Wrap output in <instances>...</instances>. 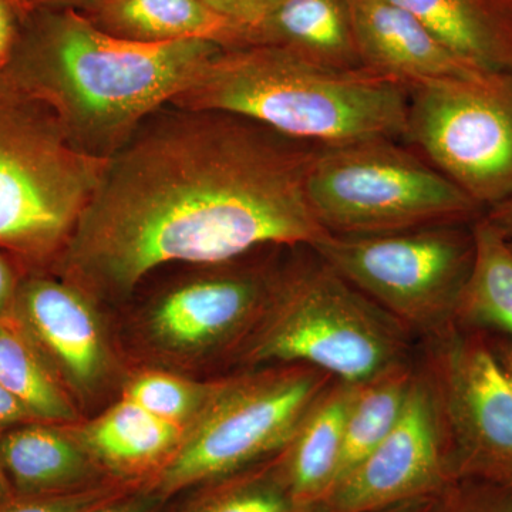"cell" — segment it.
Returning <instances> with one entry per match:
<instances>
[{
    "label": "cell",
    "instance_id": "obj_37",
    "mask_svg": "<svg viewBox=\"0 0 512 512\" xmlns=\"http://www.w3.org/2000/svg\"><path fill=\"white\" fill-rule=\"evenodd\" d=\"M15 497V491H13L12 485L9 483L2 460H0V505L8 503V501Z\"/></svg>",
    "mask_w": 512,
    "mask_h": 512
},
{
    "label": "cell",
    "instance_id": "obj_2",
    "mask_svg": "<svg viewBox=\"0 0 512 512\" xmlns=\"http://www.w3.org/2000/svg\"><path fill=\"white\" fill-rule=\"evenodd\" d=\"M221 49L197 39L128 42L74 10L35 9L3 74L45 101L77 151L109 160Z\"/></svg>",
    "mask_w": 512,
    "mask_h": 512
},
{
    "label": "cell",
    "instance_id": "obj_33",
    "mask_svg": "<svg viewBox=\"0 0 512 512\" xmlns=\"http://www.w3.org/2000/svg\"><path fill=\"white\" fill-rule=\"evenodd\" d=\"M485 336H487L495 362L500 367L505 382L512 392V340L500 335H491V333H485Z\"/></svg>",
    "mask_w": 512,
    "mask_h": 512
},
{
    "label": "cell",
    "instance_id": "obj_35",
    "mask_svg": "<svg viewBox=\"0 0 512 512\" xmlns=\"http://www.w3.org/2000/svg\"><path fill=\"white\" fill-rule=\"evenodd\" d=\"M488 220L512 241V198L485 211Z\"/></svg>",
    "mask_w": 512,
    "mask_h": 512
},
{
    "label": "cell",
    "instance_id": "obj_1",
    "mask_svg": "<svg viewBox=\"0 0 512 512\" xmlns=\"http://www.w3.org/2000/svg\"><path fill=\"white\" fill-rule=\"evenodd\" d=\"M319 147L227 111L168 104L107 160L50 274L106 305L165 265L312 247L326 234L305 195Z\"/></svg>",
    "mask_w": 512,
    "mask_h": 512
},
{
    "label": "cell",
    "instance_id": "obj_7",
    "mask_svg": "<svg viewBox=\"0 0 512 512\" xmlns=\"http://www.w3.org/2000/svg\"><path fill=\"white\" fill-rule=\"evenodd\" d=\"M473 222L389 234H325L311 248L407 332L436 338L454 326L473 268Z\"/></svg>",
    "mask_w": 512,
    "mask_h": 512
},
{
    "label": "cell",
    "instance_id": "obj_5",
    "mask_svg": "<svg viewBox=\"0 0 512 512\" xmlns=\"http://www.w3.org/2000/svg\"><path fill=\"white\" fill-rule=\"evenodd\" d=\"M107 160L69 143L56 114L0 74V249L28 274H50Z\"/></svg>",
    "mask_w": 512,
    "mask_h": 512
},
{
    "label": "cell",
    "instance_id": "obj_24",
    "mask_svg": "<svg viewBox=\"0 0 512 512\" xmlns=\"http://www.w3.org/2000/svg\"><path fill=\"white\" fill-rule=\"evenodd\" d=\"M281 456L195 485L171 498L167 512H296Z\"/></svg>",
    "mask_w": 512,
    "mask_h": 512
},
{
    "label": "cell",
    "instance_id": "obj_20",
    "mask_svg": "<svg viewBox=\"0 0 512 512\" xmlns=\"http://www.w3.org/2000/svg\"><path fill=\"white\" fill-rule=\"evenodd\" d=\"M255 30L256 45L282 47L332 69H363L349 0H285Z\"/></svg>",
    "mask_w": 512,
    "mask_h": 512
},
{
    "label": "cell",
    "instance_id": "obj_22",
    "mask_svg": "<svg viewBox=\"0 0 512 512\" xmlns=\"http://www.w3.org/2000/svg\"><path fill=\"white\" fill-rule=\"evenodd\" d=\"M0 383L37 421L79 423L83 414L16 316H0Z\"/></svg>",
    "mask_w": 512,
    "mask_h": 512
},
{
    "label": "cell",
    "instance_id": "obj_18",
    "mask_svg": "<svg viewBox=\"0 0 512 512\" xmlns=\"http://www.w3.org/2000/svg\"><path fill=\"white\" fill-rule=\"evenodd\" d=\"M355 384L333 379L305 414L288 446L279 453L295 503L325 501L338 477L346 417Z\"/></svg>",
    "mask_w": 512,
    "mask_h": 512
},
{
    "label": "cell",
    "instance_id": "obj_14",
    "mask_svg": "<svg viewBox=\"0 0 512 512\" xmlns=\"http://www.w3.org/2000/svg\"><path fill=\"white\" fill-rule=\"evenodd\" d=\"M349 9L363 69L407 86L487 72L458 57L392 0H349Z\"/></svg>",
    "mask_w": 512,
    "mask_h": 512
},
{
    "label": "cell",
    "instance_id": "obj_31",
    "mask_svg": "<svg viewBox=\"0 0 512 512\" xmlns=\"http://www.w3.org/2000/svg\"><path fill=\"white\" fill-rule=\"evenodd\" d=\"M26 274L12 255L0 249V316L12 315L20 282Z\"/></svg>",
    "mask_w": 512,
    "mask_h": 512
},
{
    "label": "cell",
    "instance_id": "obj_29",
    "mask_svg": "<svg viewBox=\"0 0 512 512\" xmlns=\"http://www.w3.org/2000/svg\"><path fill=\"white\" fill-rule=\"evenodd\" d=\"M170 503V498L164 497L153 485L146 483L131 488L92 512H167Z\"/></svg>",
    "mask_w": 512,
    "mask_h": 512
},
{
    "label": "cell",
    "instance_id": "obj_9",
    "mask_svg": "<svg viewBox=\"0 0 512 512\" xmlns=\"http://www.w3.org/2000/svg\"><path fill=\"white\" fill-rule=\"evenodd\" d=\"M256 252L195 265L144 302L131 332L153 367L183 372L237 355L261 319L282 265Z\"/></svg>",
    "mask_w": 512,
    "mask_h": 512
},
{
    "label": "cell",
    "instance_id": "obj_17",
    "mask_svg": "<svg viewBox=\"0 0 512 512\" xmlns=\"http://www.w3.org/2000/svg\"><path fill=\"white\" fill-rule=\"evenodd\" d=\"M80 15L107 35L144 45L194 39L222 49L256 45L255 28L222 15L204 0H104Z\"/></svg>",
    "mask_w": 512,
    "mask_h": 512
},
{
    "label": "cell",
    "instance_id": "obj_23",
    "mask_svg": "<svg viewBox=\"0 0 512 512\" xmlns=\"http://www.w3.org/2000/svg\"><path fill=\"white\" fill-rule=\"evenodd\" d=\"M414 376L416 370L410 362H406L380 373L373 379L355 384V393L346 417L335 487L396 426L406 406Z\"/></svg>",
    "mask_w": 512,
    "mask_h": 512
},
{
    "label": "cell",
    "instance_id": "obj_28",
    "mask_svg": "<svg viewBox=\"0 0 512 512\" xmlns=\"http://www.w3.org/2000/svg\"><path fill=\"white\" fill-rule=\"evenodd\" d=\"M29 12L22 0H0V74L12 62Z\"/></svg>",
    "mask_w": 512,
    "mask_h": 512
},
{
    "label": "cell",
    "instance_id": "obj_16",
    "mask_svg": "<svg viewBox=\"0 0 512 512\" xmlns=\"http://www.w3.org/2000/svg\"><path fill=\"white\" fill-rule=\"evenodd\" d=\"M0 460L16 497L76 493L110 481L64 424L32 421L0 433Z\"/></svg>",
    "mask_w": 512,
    "mask_h": 512
},
{
    "label": "cell",
    "instance_id": "obj_34",
    "mask_svg": "<svg viewBox=\"0 0 512 512\" xmlns=\"http://www.w3.org/2000/svg\"><path fill=\"white\" fill-rule=\"evenodd\" d=\"M22 2L29 10H74V12L82 13L84 10L99 5L104 0H22Z\"/></svg>",
    "mask_w": 512,
    "mask_h": 512
},
{
    "label": "cell",
    "instance_id": "obj_21",
    "mask_svg": "<svg viewBox=\"0 0 512 512\" xmlns=\"http://www.w3.org/2000/svg\"><path fill=\"white\" fill-rule=\"evenodd\" d=\"M474 262L454 325L512 340V242L483 214L473 222Z\"/></svg>",
    "mask_w": 512,
    "mask_h": 512
},
{
    "label": "cell",
    "instance_id": "obj_39",
    "mask_svg": "<svg viewBox=\"0 0 512 512\" xmlns=\"http://www.w3.org/2000/svg\"><path fill=\"white\" fill-rule=\"evenodd\" d=\"M504 2L510 3V5H512V0H504Z\"/></svg>",
    "mask_w": 512,
    "mask_h": 512
},
{
    "label": "cell",
    "instance_id": "obj_36",
    "mask_svg": "<svg viewBox=\"0 0 512 512\" xmlns=\"http://www.w3.org/2000/svg\"><path fill=\"white\" fill-rule=\"evenodd\" d=\"M433 497L416 498V500L406 501V503L393 505L386 510L376 512H427Z\"/></svg>",
    "mask_w": 512,
    "mask_h": 512
},
{
    "label": "cell",
    "instance_id": "obj_4",
    "mask_svg": "<svg viewBox=\"0 0 512 512\" xmlns=\"http://www.w3.org/2000/svg\"><path fill=\"white\" fill-rule=\"evenodd\" d=\"M409 332L311 247L279 269L265 311L234 356L258 369L306 365L362 383L409 362Z\"/></svg>",
    "mask_w": 512,
    "mask_h": 512
},
{
    "label": "cell",
    "instance_id": "obj_13",
    "mask_svg": "<svg viewBox=\"0 0 512 512\" xmlns=\"http://www.w3.org/2000/svg\"><path fill=\"white\" fill-rule=\"evenodd\" d=\"M450 481L436 392L429 375L416 372L396 426L320 505L323 512L382 511L433 497Z\"/></svg>",
    "mask_w": 512,
    "mask_h": 512
},
{
    "label": "cell",
    "instance_id": "obj_26",
    "mask_svg": "<svg viewBox=\"0 0 512 512\" xmlns=\"http://www.w3.org/2000/svg\"><path fill=\"white\" fill-rule=\"evenodd\" d=\"M427 512H512V487L457 478L434 495Z\"/></svg>",
    "mask_w": 512,
    "mask_h": 512
},
{
    "label": "cell",
    "instance_id": "obj_15",
    "mask_svg": "<svg viewBox=\"0 0 512 512\" xmlns=\"http://www.w3.org/2000/svg\"><path fill=\"white\" fill-rule=\"evenodd\" d=\"M69 427L107 476L134 484L153 483L187 434L123 397L92 419Z\"/></svg>",
    "mask_w": 512,
    "mask_h": 512
},
{
    "label": "cell",
    "instance_id": "obj_3",
    "mask_svg": "<svg viewBox=\"0 0 512 512\" xmlns=\"http://www.w3.org/2000/svg\"><path fill=\"white\" fill-rule=\"evenodd\" d=\"M173 106L247 117L316 146L404 140L409 86L366 69L339 70L272 45L221 49Z\"/></svg>",
    "mask_w": 512,
    "mask_h": 512
},
{
    "label": "cell",
    "instance_id": "obj_12",
    "mask_svg": "<svg viewBox=\"0 0 512 512\" xmlns=\"http://www.w3.org/2000/svg\"><path fill=\"white\" fill-rule=\"evenodd\" d=\"M13 315L29 333L80 413L123 387L124 370L101 305L52 274H26Z\"/></svg>",
    "mask_w": 512,
    "mask_h": 512
},
{
    "label": "cell",
    "instance_id": "obj_8",
    "mask_svg": "<svg viewBox=\"0 0 512 512\" xmlns=\"http://www.w3.org/2000/svg\"><path fill=\"white\" fill-rule=\"evenodd\" d=\"M333 377L316 367L275 365L220 379L171 463L150 483L174 498L281 453Z\"/></svg>",
    "mask_w": 512,
    "mask_h": 512
},
{
    "label": "cell",
    "instance_id": "obj_19",
    "mask_svg": "<svg viewBox=\"0 0 512 512\" xmlns=\"http://www.w3.org/2000/svg\"><path fill=\"white\" fill-rule=\"evenodd\" d=\"M467 63L512 73V5L504 0H392Z\"/></svg>",
    "mask_w": 512,
    "mask_h": 512
},
{
    "label": "cell",
    "instance_id": "obj_27",
    "mask_svg": "<svg viewBox=\"0 0 512 512\" xmlns=\"http://www.w3.org/2000/svg\"><path fill=\"white\" fill-rule=\"evenodd\" d=\"M137 485L141 484L110 481L76 493L15 497L0 505V512H92Z\"/></svg>",
    "mask_w": 512,
    "mask_h": 512
},
{
    "label": "cell",
    "instance_id": "obj_32",
    "mask_svg": "<svg viewBox=\"0 0 512 512\" xmlns=\"http://www.w3.org/2000/svg\"><path fill=\"white\" fill-rule=\"evenodd\" d=\"M37 421L0 383V433Z\"/></svg>",
    "mask_w": 512,
    "mask_h": 512
},
{
    "label": "cell",
    "instance_id": "obj_10",
    "mask_svg": "<svg viewBox=\"0 0 512 512\" xmlns=\"http://www.w3.org/2000/svg\"><path fill=\"white\" fill-rule=\"evenodd\" d=\"M404 140L484 211L510 200L512 73L412 84Z\"/></svg>",
    "mask_w": 512,
    "mask_h": 512
},
{
    "label": "cell",
    "instance_id": "obj_40",
    "mask_svg": "<svg viewBox=\"0 0 512 512\" xmlns=\"http://www.w3.org/2000/svg\"><path fill=\"white\" fill-rule=\"evenodd\" d=\"M510 241H511V239H510ZM511 242H512V241H511Z\"/></svg>",
    "mask_w": 512,
    "mask_h": 512
},
{
    "label": "cell",
    "instance_id": "obj_11",
    "mask_svg": "<svg viewBox=\"0 0 512 512\" xmlns=\"http://www.w3.org/2000/svg\"><path fill=\"white\" fill-rule=\"evenodd\" d=\"M434 343L427 375L439 402L451 480L512 487V392L487 336L454 325Z\"/></svg>",
    "mask_w": 512,
    "mask_h": 512
},
{
    "label": "cell",
    "instance_id": "obj_25",
    "mask_svg": "<svg viewBox=\"0 0 512 512\" xmlns=\"http://www.w3.org/2000/svg\"><path fill=\"white\" fill-rule=\"evenodd\" d=\"M218 384L220 380H197L150 366L126 377L120 397L188 431L207 409Z\"/></svg>",
    "mask_w": 512,
    "mask_h": 512
},
{
    "label": "cell",
    "instance_id": "obj_38",
    "mask_svg": "<svg viewBox=\"0 0 512 512\" xmlns=\"http://www.w3.org/2000/svg\"><path fill=\"white\" fill-rule=\"evenodd\" d=\"M296 512H323L322 511V505L316 504V505H308V507H299Z\"/></svg>",
    "mask_w": 512,
    "mask_h": 512
},
{
    "label": "cell",
    "instance_id": "obj_30",
    "mask_svg": "<svg viewBox=\"0 0 512 512\" xmlns=\"http://www.w3.org/2000/svg\"><path fill=\"white\" fill-rule=\"evenodd\" d=\"M204 2L222 15L256 28L285 0H204Z\"/></svg>",
    "mask_w": 512,
    "mask_h": 512
},
{
    "label": "cell",
    "instance_id": "obj_6",
    "mask_svg": "<svg viewBox=\"0 0 512 512\" xmlns=\"http://www.w3.org/2000/svg\"><path fill=\"white\" fill-rule=\"evenodd\" d=\"M305 195L313 218L333 235L389 234L485 214L426 158L393 138L320 146Z\"/></svg>",
    "mask_w": 512,
    "mask_h": 512
}]
</instances>
